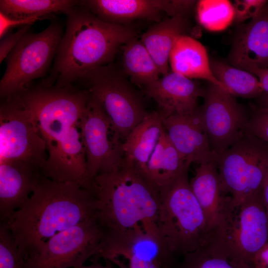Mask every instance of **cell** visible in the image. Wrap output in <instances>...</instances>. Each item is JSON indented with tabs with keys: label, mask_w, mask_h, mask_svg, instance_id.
I'll list each match as a JSON object with an SVG mask.
<instances>
[{
	"label": "cell",
	"mask_w": 268,
	"mask_h": 268,
	"mask_svg": "<svg viewBox=\"0 0 268 268\" xmlns=\"http://www.w3.org/2000/svg\"><path fill=\"white\" fill-rule=\"evenodd\" d=\"M95 217L96 200L87 185L43 176L7 224L26 261L55 235Z\"/></svg>",
	"instance_id": "1"
},
{
	"label": "cell",
	"mask_w": 268,
	"mask_h": 268,
	"mask_svg": "<svg viewBox=\"0 0 268 268\" xmlns=\"http://www.w3.org/2000/svg\"><path fill=\"white\" fill-rule=\"evenodd\" d=\"M66 14V30L44 86H72L92 70L110 64L120 46L135 35L128 26L101 20L81 0Z\"/></svg>",
	"instance_id": "2"
},
{
	"label": "cell",
	"mask_w": 268,
	"mask_h": 268,
	"mask_svg": "<svg viewBox=\"0 0 268 268\" xmlns=\"http://www.w3.org/2000/svg\"><path fill=\"white\" fill-rule=\"evenodd\" d=\"M89 188L96 200V218L105 231H142L161 240L159 191L132 162L124 157L117 169L95 176Z\"/></svg>",
	"instance_id": "3"
},
{
	"label": "cell",
	"mask_w": 268,
	"mask_h": 268,
	"mask_svg": "<svg viewBox=\"0 0 268 268\" xmlns=\"http://www.w3.org/2000/svg\"><path fill=\"white\" fill-rule=\"evenodd\" d=\"M187 160L181 172L159 190L158 228L161 242L175 258L194 251L212 237L190 186Z\"/></svg>",
	"instance_id": "4"
},
{
	"label": "cell",
	"mask_w": 268,
	"mask_h": 268,
	"mask_svg": "<svg viewBox=\"0 0 268 268\" xmlns=\"http://www.w3.org/2000/svg\"><path fill=\"white\" fill-rule=\"evenodd\" d=\"M16 95L29 111L48 151L79 123L86 110L89 93L72 86L41 85Z\"/></svg>",
	"instance_id": "5"
},
{
	"label": "cell",
	"mask_w": 268,
	"mask_h": 268,
	"mask_svg": "<svg viewBox=\"0 0 268 268\" xmlns=\"http://www.w3.org/2000/svg\"><path fill=\"white\" fill-rule=\"evenodd\" d=\"M63 27L52 21L42 31L28 30L5 59L0 80V95L5 99L29 89L32 82L46 76L63 37Z\"/></svg>",
	"instance_id": "6"
},
{
	"label": "cell",
	"mask_w": 268,
	"mask_h": 268,
	"mask_svg": "<svg viewBox=\"0 0 268 268\" xmlns=\"http://www.w3.org/2000/svg\"><path fill=\"white\" fill-rule=\"evenodd\" d=\"M216 162L221 190L230 195L234 210L248 198L262 193L268 166V144L247 130L217 156Z\"/></svg>",
	"instance_id": "7"
},
{
	"label": "cell",
	"mask_w": 268,
	"mask_h": 268,
	"mask_svg": "<svg viewBox=\"0 0 268 268\" xmlns=\"http://www.w3.org/2000/svg\"><path fill=\"white\" fill-rule=\"evenodd\" d=\"M47 158L46 141L19 96L5 99L0 107V161L23 162L42 173Z\"/></svg>",
	"instance_id": "8"
},
{
	"label": "cell",
	"mask_w": 268,
	"mask_h": 268,
	"mask_svg": "<svg viewBox=\"0 0 268 268\" xmlns=\"http://www.w3.org/2000/svg\"><path fill=\"white\" fill-rule=\"evenodd\" d=\"M88 92L100 102L124 142L148 114L136 92L110 64L89 72L82 79Z\"/></svg>",
	"instance_id": "9"
},
{
	"label": "cell",
	"mask_w": 268,
	"mask_h": 268,
	"mask_svg": "<svg viewBox=\"0 0 268 268\" xmlns=\"http://www.w3.org/2000/svg\"><path fill=\"white\" fill-rule=\"evenodd\" d=\"M218 236L233 263L240 268H253L254 257L268 242V215L262 193L235 209Z\"/></svg>",
	"instance_id": "10"
},
{
	"label": "cell",
	"mask_w": 268,
	"mask_h": 268,
	"mask_svg": "<svg viewBox=\"0 0 268 268\" xmlns=\"http://www.w3.org/2000/svg\"><path fill=\"white\" fill-rule=\"evenodd\" d=\"M105 230L90 218L55 235L33 256L26 268H74L83 266L97 253Z\"/></svg>",
	"instance_id": "11"
},
{
	"label": "cell",
	"mask_w": 268,
	"mask_h": 268,
	"mask_svg": "<svg viewBox=\"0 0 268 268\" xmlns=\"http://www.w3.org/2000/svg\"><path fill=\"white\" fill-rule=\"evenodd\" d=\"M79 127L85 151L88 185L98 174L115 170L122 164L125 157L123 141L100 102L90 93Z\"/></svg>",
	"instance_id": "12"
},
{
	"label": "cell",
	"mask_w": 268,
	"mask_h": 268,
	"mask_svg": "<svg viewBox=\"0 0 268 268\" xmlns=\"http://www.w3.org/2000/svg\"><path fill=\"white\" fill-rule=\"evenodd\" d=\"M120 268H173L175 258L161 240L142 231L124 233L105 231L96 254Z\"/></svg>",
	"instance_id": "13"
},
{
	"label": "cell",
	"mask_w": 268,
	"mask_h": 268,
	"mask_svg": "<svg viewBox=\"0 0 268 268\" xmlns=\"http://www.w3.org/2000/svg\"><path fill=\"white\" fill-rule=\"evenodd\" d=\"M201 107L204 128L212 151L221 154L247 130L249 117L233 95L209 83Z\"/></svg>",
	"instance_id": "14"
},
{
	"label": "cell",
	"mask_w": 268,
	"mask_h": 268,
	"mask_svg": "<svg viewBox=\"0 0 268 268\" xmlns=\"http://www.w3.org/2000/svg\"><path fill=\"white\" fill-rule=\"evenodd\" d=\"M81 2L101 20L114 24L138 18L159 22L161 13L173 17L184 14L190 7L188 1L182 0H88Z\"/></svg>",
	"instance_id": "15"
},
{
	"label": "cell",
	"mask_w": 268,
	"mask_h": 268,
	"mask_svg": "<svg viewBox=\"0 0 268 268\" xmlns=\"http://www.w3.org/2000/svg\"><path fill=\"white\" fill-rule=\"evenodd\" d=\"M189 183L209 232L212 236L221 232L234 210L231 198L225 197L221 190L216 162L200 164Z\"/></svg>",
	"instance_id": "16"
},
{
	"label": "cell",
	"mask_w": 268,
	"mask_h": 268,
	"mask_svg": "<svg viewBox=\"0 0 268 268\" xmlns=\"http://www.w3.org/2000/svg\"><path fill=\"white\" fill-rule=\"evenodd\" d=\"M162 120L171 141L185 160L199 165L216 161L217 156L211 149L201 107L192 114Z\"/></svg>",
	"instance_id": "17"
},
{
	"label": "cell",
	"mask_w": 268,
	"mask_h": 268,
	"mask_svg": "<svg viewBox=\"0 0 268 268\" xmlns=\"http://www.w3.org/2000/svg\"><path fill=\"white\" fill-rule=\"evenodd\" d=\"M42 174L57 182H76L88 185L86 158L79 123L48 151Z\"/></svg>",
	"instance_id": "18"
},
{
	"label": "cell",
	"mask_w": 268,
	"mask_h": 268,
	"mask_svg": "<svg viewBox=\"0 0 268 268\" xmlns=\"http://www.w3.org/2000/svg\"><path fill=\"white\" fill-rule=\"evenodd\" d=\"M145 93L156 101L162 118H166L195 112L204 90L197 82L172 71L145 86Z\"/></svg>",
	"instance_id": "19"
},
{
	"label": "cell",
	"mask_w": 268,
	"mask_h": 268,
	"mask_svg": "<svg viewBox=\"0 0 268 268\" xmlns=\"http://www.w3.org/2000/svg\"><path fill=\"white\" fill-rule=\"evenodd\" d=\"M43 176L39 170L26 163L0 161V222L11 221Z\"/></svg>",
	"instance_id": "20"
},
{
	"label": "cell",
	"mask_w": 268,
	"mask_h": 268,
	"mask_svg": "<svg viewBox=\"0 0 268 268\" xmlns=\"http://www.w3.org/2000/svg\"><path fill=\"white\" fill-rule=\"evenodd\" d=\"M228 60L231 65L244 70L268 67V2L238 32Z\"/></svg>",
	"instance_id": "21"
},
{
	"label": "cell",
	"mask_w": 268,
	"mask_h": 268,
	"mask_svg": "<svg viewBox=\"0 0 268 268\" xmlns=\"http://www.w3.org/2000/svg\"><path fill=\"white\" fill-rule=\"evenodd\" d=\"M169 64L173 72L192 79L205 80L226 90L213 75L204 47L189 36L182 34L177 38L170 54Z\"/></svg>",
	"instance_id": "22"
},
{
	"label": "cell",
	"mask_w": 268,
	"mask_h": 268,
	"mask_svg": "<svg viewBox=\"0 0 268 268\" xmlns=\"http://www.w3.org/2000/svg\"><path fill=\"white\" fill-rule=\"evenodd\" d=\"M164 127L159 112L148 114L123 142L125 158L143 176Z\"/></svg>",
	"instance_id": "23"
},
{
	"label": "cell",
	"mask_w": 268,
	"mask_h": 268,
	"mask_svg": "<svg viewBox=\"0 0 268 268\" xmlns=\"http://www.w3.org/2000/svg\"><path fill=\"white\" fill-rule=\"evenodd\" d=\"M183 15L164 19L150 27L141 37V42L164 76L169 71L170 54L177 38L187 26Z\"/></svg>",
	"instance_id": "24"
},
{
	"label": "cell",
	"mask_w": 268,
	"mask_h": 268,
	"mask_svg": "<svg viewBox=\"0 0 268 268\" xmlns=\"http://www.w3.org/2000/svg\"><path fill=\"white\" fill-rule=\"evenodd\" d=\"M187 162L171 141L164 128L143 176L159 191L181 172Z\"/></svg>",
	"instance_id": "25"
},
{
	"label": "cell",
	"mask_w": 268,
	"mask_h": 268,
	"mask_svg": "<svg viewBox=\"0 0 268 268\" xmlns=\"http://www.w3.org/2000/svg\"><path fill=\"white\" fill-rule=\"evenodd\" d=\"M123 51L124 69L133 82L146 86L159 79V69L140 40L130 39Z\"/></svg>",
	"instance_id": "26"
},
{
	"label": "cell",
	"mask_w": 268,
	"mask_h": 268,
	"mask_svg": "<svg viewBox=\"0 0 268 268\" xmlns=\"http://www.w3.org/2000/svg\"><path fill=\"white\" fill-rule=\"evenodd\" d=\"M215 77L232 95L249 98L263 92L258 78L252 73L221 61L209 60Z\"/></svg>",
	"instance_id": "27"
},
{
	"label": "cell",
	"mask_w": 268,
	"mask_h": 268,
	"mask_svg": "<svg viewBox=\"0 0 268 268\" xmlns=\"http://www.w3.org/2000/svg\"><path fill=\"white\" fill-rule=\"evenodd\" d=\"M80 0H0V12L12 19L41 18L55 13H66Z\"/></svg>",
	"instance_id": "28"
},
{
	"label": "cell",
	"mask_w": 268,
	"mask_h": 268,
	"mask_svg": "<svg viewBox=\"0 0 268 268\" xmlns=\"http://www.w3.org/2000/svg\"><path fill=\"white\" fill-rule=\"evenodd\" d=\"M182 258L173 268H240L228 257L220 240L215 236Z\"/></svg>",
	"instance_id": "29"
},
{
	"label": "cell",
	"mask_w": 268,
	"mask_h": 268,
	"mask_svg": "<svg viewBox=\"0 0 268 268\" xmlns=\"http://www.w3.org/2000/svg\"><path fill=\"white\" fill-rule=\"evenodd\" d=\"M197 18L205 29L218 31L226 28L234 18L233 4L226 0H201L197 2Z\"/></svg>",
	"instance_id": "30"
},
{
	"label": "cell",
	"mask_w": 268,
	"mask_h": 268,
	"mask_svg": "<svg viewBox=\"0 0 268 268\" xmlns=\"http://www.w3.org/2000/svg\"><path fill=\"white\" fill-rule=\"evenodd\" d=\"M0 268H26V261L7 224L0 222Z\"/></svg>",
	"instance_id": "31"
},
{
	"label": "cell",
	"mask_w": 268,
	"mask_h": 268,
	"mask_svg": "<svg viewBox=\"0 0 268 268\" xmlns=\"http://www.w3.org/2000/svg\"><path fill=\"white\" fill-rule=\"evenodd\" d=\"M265 0H238L233 4L234 9V21L239 24L256 16L267 3Z\"/></svg>",
	"instance_id": "32"
},
{
	"label": "cell",
	"mask_w": 268,
	"mask_h": 268,
	"mask_svg": "<svg viewBox=\"0 0 268 268\" xmlns=\"http://www.w3.org/2000/svg\"><path fill=\"white\" fill-rule=\"evenodd\" d=\"M247 131L268 144V107L257 109L249 118Z\"/></svg>",
	"instance_id": "33"
},
{
	"label": "cell",
	"mask_w": 268,
	"mask_h": 268,
	"mask_svg": "<svg viewBox=\"0 0 268 268\" xmlns=\"http://www.w3.org/2000/svg\"><path fill=\"white\" fill-rule=\"evenodd\" d=\"M31 25L20 27L13 33L10 34L1 39L0 42V63L7 57L9 53L16 45L21 37L28 30Z\"/></svg>",
	"instance_id": "34"
},
{
	"label": "cell",
	"mask_w": 268,
	"mask_h": 268,
	"mask_svg": "<svg viewBox=\"0 0 268 268\" xmlns=\"http://www.w3.org/2000/svg\"><path fill=\"white\" fill-rule=\"evenodd\" d=\"M39 19H40V18H32L25 20L14 19L8 17L0 12V39L4 38L7 32L13 28L18 26L22 27L25 25H31Z\"/></svg>",
	"instance_id": "35"
},
{
	"label": "cell",
	"mask_w": 268,
	"mask_h": 268,
	"mask_svg": "<svg viewBox=\"0 0 268 268\" xmlns=\"http://www.w3.org/2000/svg\"><path fill=\"white\" fill-rule=\"evenodd\" d=\"M245 70L252 73L258 78L263 91L268 95V67H249Z\"/></svg>",
	"instance_id": "36"
},
{
	"label": "cell",
	"mask_w": 268,
	"mask_h": 268,
	"mask_svg": "<svg viewBox=\"0 0 268 268\" xmlns=\"http://www.w3.org/2000/svg\"><path fill=\"white\" fill-rule=\"evenodd\" d=\"M252 267L253 268H268V242L255 255Z\"/></svg>",
	"instance_id": "37"
},
{
	"label": "cell",
	"mask_w": 268,
	"mask_h": 268,
	"mask_svg": "<svg viewBox=\"0 0 268 268\" xmlns=\"http://www.w3.org/2000/svg\"><path fill=\"white\" fill-rule=\"evenodd\" d=\"M262 195L268 215V166L265 174L262 184Z\"/></svg>",
	"instance_id": "38"
},
{
	"label": "cell",
	"mask_w": 268,
	"mask_h": 268,
	"mask_svg": "<svg viewBox=\"0 0 268 268\" xmlns=\"http://www.w3.org/2000/svg\"><path fill=\"white\" fill-rule=\"evenodd\" d=\"M92 264L88 266H82L79 267L74 268H110V267L109 265L106 266H104L99 263L97 261H92Z\"/></svg>",
	"instance_id": "39"
},
{
	"label": "cell",
	"mask_w": 268,
	"mask_h": 268,
	"mask_svg": "<svg viewBox=\"0 0 268 268\" xmlns=\"http://www.w3.org/2000/svg\"><path fill=\"white\" fill-rule=\"evenodd\" d=\"M262 107H268V95H266L264 97L263 102V106Z\"/></svg>",
	"instance_id": "40"
}]
</instances>
